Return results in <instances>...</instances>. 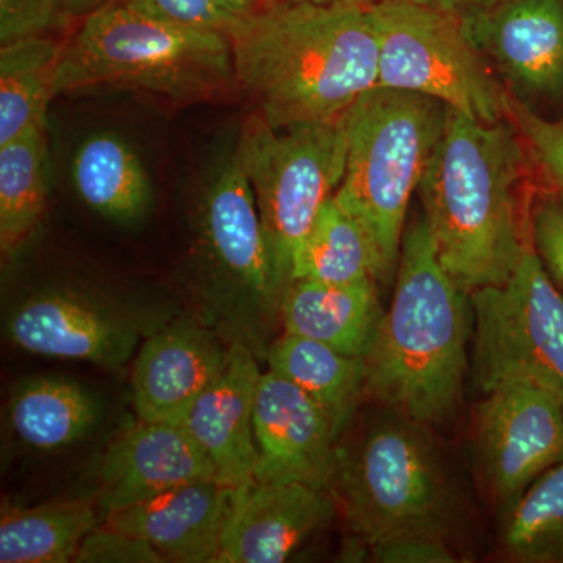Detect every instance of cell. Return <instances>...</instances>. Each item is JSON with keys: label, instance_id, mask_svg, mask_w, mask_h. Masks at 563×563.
Masks as SVG:
<instances>
[{"label": "cell", "instance_id": "2", "mask_svg": "<svg viewBox=\"0 0 563 563\" xmlns=\"http://www.w3.org/2000/svg\"><path fill=\"white\" fill-rule=\"evenodd\" d=\"M529 157L512 121L488 124L448 109L418 192L437 257L468 295L504 284L520 262L529 240V206L521 203Z\"/></svg>", "mask_w": 563, "mask_h": 563}, {"label": "cell", "instance_id": "27", "mask_svg": "<svg viewBox=\"0 0 563 563\" xmlns=\"http://www.w3.org/2000/svg\"><path fill=\"white\" fill-rule=\"evenodd\" d=\"M46 125L0 146V250L11 257L38 229L47 199Z\"/></svg>", "mask_w": 563, "mask_h": 563}, {"label": "cell", "instance_id": "10", "mask_svg": "<svg viewBox=\"0 0 563 563\" xmlns=\"http://www.w3.org/2000/svg\"><path fill=\"white\" fill-rule=\"evenodd\" d=\"M474 450L485 488L504 510L563 459V406L529 384H504L477 404Z\"/></svg>", "mask_w": 563, "mask_h": 563}, {"label": "cell", "instance_id": "26", "mask_svg": "<svg viewBox=\"0 0 563 563\" xmlns=\"http://www.w3.org/2000/svg\"><path fill=\"white\" fill-rule=\"evenodd\" d=\"M62 49L55 36L0 46V146L46 125Z\"/></svg>", "mask_w": 563, "mask_h": 563}, {"label": "cell", "instance_id": "8", "mask_svg": "<svg viewBox=\"0 0 563 563\" xmlns=\"http://www.w3.org/2000/svg\"><path fill=\"white\" fill-rule=\"evenodd\" d=\"M379 60L377 85L442 102L472 120H509L510 92L453 11L431 2L369 7Z\"/></svg>", "mask_w": 563, "mask_h": 563}, {"label": "cell", "instance_id": "5", "mask_svg": "<svg viewBox=\"0 0 563 563\" xmlns=\"http://www.w3.org/2000/svg\"><path fill=\"white\" fill-rule=\"evenodd\" d=\"M446 111L428 96L376 85L344 114L346 172L335 199L372 233L390 282L407 211L442 136Z\"/></svg>", "mask_w": 563, "mask_h": 563}, {"label": "cell", "instance_id": "15", "mask_svg": "<svg viewBox=\"0 0 563 563\" xmlns=\"http://www.w3.org/2000/svg\"><path fill=\"white\" fill-rule=\"evenodd\" d=\"M336 509L332 492L325 488L254 479L232 490L214 563L288 561L314 532L331 523Z\"/></svg>", "mask_w": 563, "mask_h": 563}, {"label": "cell", "instance_id": "22", "mask_svg": "<svg viewBox=\"0 0 563 563\" xmlns=\"http://www.w3.org/2000/svg\"><path fill=\"white\" fill-rule=\"evenodd\" d=\"M292 280L390 284L383 254L365 224L332 196L292 255ZM290 285V284H288Z\"/></svg>", "mask_w": 563, "mask_h": 563}, {"label": "cell", "instance_id": "31", "mask_svg": "<svg viewBox=\"0 0 563 563\" xmlns=\"http://www.w3.org/2000/svg\"><path fill=\"white\" fill-rule=\"evenodd\" d=\"M69 20L63 0H0V46L54 36Z\"/></svg>", "mask_w": 563, "mask_h": 563}, {"label": "cell", "instance_id": "20", "mask_svg": "<svg viewBox=\"0 0 563 563\" xmlns=\"http://www.w3.org/2000/svg\"><path fill=\"white\" fill-rule=\"evenodd\" d=\"M383 313L377 280L346 285L292 280L279 310L284 332L361 357H365Z\"/></svg>", "mask_w": 563, "mask_h": 563}, {"label": "cell", "instance_id": "9", "mask_svg": "<svg viewBox=\"0 0 563 563\" xmlns=\"http://www.w3.org/2000/svg\"><path fill=\"white\" fill-rule=\"evenodd\" d=\"M474 387L529 384L563 406V292L537 257L529 235L512 276L470 295Z\"/></svg>", "mask_w": 563, "mask_h": 563}, {"label": "cell", "instance_id": "6", "mask_svg": "<svg viewBox=\"0 0 563 563\" xmlns=\"http://www.w3.org/2000/svg\"><path fill=\"white\" fill-rule=\"evenodd\" d=\"M390 412L340 448L331 492L357 555L404 536L446 537L453 495L429 426Z\"/></svg>", "mask_w": 563, "mask_h": 563}, {"label": "cell", "instance_id": "17", "mask_svg": "<svg viewBox=\"0 0 563 563\" xmlns=\"http://www.w3.org/2000/svg\"><path fill=\"white\" fill-rule=\"evenodd\" d=\"M229 347L213 332L176 322L141 344L132 369L140 420L184 422L192 404L224 368Z\"/></svg>", "mask_w": 563, "mask_h": 563}, {"label": "cell", "instance_id": "25", "mask_svg": "<svg viewBox=\"0 0 563 563\" xmlns=\"http://www.w3.org/2000/svg\"><path fill=\"white\" fill-rule=\"evenodd\" d=\"M10 424L21 442L41 451L79 442L98 424L101 406L87 388L58 377L20 385L11 396Z\"/></svg>", "mask_w": 563, "mask_h": 563}, {"label": "cell", "instance_id": "16", "mask_svg": "<svg viewBox=\"0 0 563 563\" xmlns=\"http://www.w3.org/2000/svg\"><path fill=\"white\" fill-rule=\"evenodd\" d=\"M202 479L217 472L181 422L140 420L103 455L96 501L109 515Z\"/></svg>", "mask_w": 563, "mask_h": 563}, {"label": "cell", "instance_id": "13", "mask_svg": "<svg viewBox=\"0 0 563 563\" xmlns=\"http://www.w3.org/2000/svg\"><path fill=\"white\" fill-rule=\"evenodd\" d=\"M254 479L331 490L340 446L324 410L280 374L262 373L254 399Z\"/></svg>", "mask_w": 563, "mask_h": 563}, {"label": "cell", "instance_id": "4", "mask_svg": "<svg viewBox=\"0 0 563 563\" xmlns=\"http://www.w3.org/2000/svg\"><path fill=\"white\" fill-rule=\"evenodd\" d=\"M111 90L177 107L220 101L236 90L231 38L107 0L63 41L55 96Z\"/></svg>", "mask_w": 563, "mask_h": 563}, {"label": "cell", "instance_id": "29", "mask_svg": "<svg viewBox=\"0 0 563 563\" xmlns=\"http://www.w3.org/2000/svg\"><path fill=\"white\" fill-rule=\"evenodd\" d=\"M509 120L525 140L529 155L551 190L563 198V121H551L540 117L532 107L509 96Z\"/></svg>", "mask_w": 563, "mask_h": 563}, {"label": "cell", "instance_id": "34", "mask_svg": "<svg viewBox=\"0 0 563 563\" xmlns=\"http://www.w3.org/2000/svg\"><path fill=\"white\" fill-rule=\"evenodd\" d=\"M368 558L380 563H455L461 561L446 537L404 536L369 548Z\"/></svg>", "mask_w": 563, "mask_h": 563}, {"label": "cell", "instance_id": "36", "mask_svg": "<svg viewBox=\"0 0 563 563\" xmlns=\"http://www.w3.org/2000/svg\"><path fill=\"white\" fill-rule=\"evenodd\" d=\"M221 9L235 14V16H247L265 5L268 0H214Z\"/></svg>", "mask_w": 563, "mask_h": 563}, {"label": "cell", "instance_id": "38", "mask_svg": "<svg viewBox=\"0 0 563 563\" xmlns=\"http://www.w3.org/2000/svg\"><path fill=\"white\" fill-rule=\"evenodd\" d=\"M290 2H313V3H346V5H358L369 9V7L380 5V3L395 2H431V0H290Z\"/></svg>", "mask_w": 563, "mask_h": 563}, {"label": "cell", "instance_id": "24", "mask_svg": "<svg viewBox=\"0 0 563 563\" xmlns=\"http://www.w3.org/2000/svg\"><path fill=\"white\" fill-rule=\"evenodd\" d=\"M98 501L69 499L32 509L3 507L0 562L68 563L88 533L106 521Z\"/></svg>", "mask_w": 563, "mask_h": 563}, {"label": "cell", "instance_id": "37", "mask_svg": "<svg viewBox=\"0 0 563 563\" xmlns=\"http://www.w3.org/2000/svg\"><path fill=\"white\" fill-rule=\"evenodd\" d=\"M70 18H84L85 14L98 9L107 0H63Z\"/></svg>", "mask_w": 563, "mask_h": 563}, {"label": "cell", "instance_id": "30", "mask_svg": "<svg viewBox=\"0 0 563 563\" xmlns=\"http://www.w3.org/2000/svg\"><path fill=\"white\" fill-rule=\"evenodd\" d=\"M154 20L231 36L242 18L221 9L214 0H118Z\"/></svg>", "mask_w": 563, "mask_h": 563}, {"label": "cell", "instance_id": "3", "mask_svg": "<svg viewBox=\"0 0 563 563\" xmlns=\"http://www.w3.org/2000/svg\"><path fill=\"white\" fill-rule=\"evenodd\" d=\"M390 307L365 354V395L421 424L450 420L470 372L473 306L437 257L424 218L407 228Z\"/></svg>", "mask_w": 563, "mask_h": 563}, {"label": "cell", "instance_id": "32", "mask_svg": "<svg viewBox=\"0 0 563 563\" xmlns=\"http://www.w3.org/2000/svg\"><path fill=\"white\" fill-rule=\"evenodd\" d=\"M529 235L540 263L563 292V198L554 190L531 198Z\"/></svg>", "mask_w": 563, "mask_h": 563}, {"label": "cell", "instance_id": "28", "mask_svg": "<svg viewBox=\"0 0 563 563\" xmlns=\"http://www.w3.org/2000/svg\"><path fill=\"white\" fill-rule=\"evenodd\" d=\"M499 544L512 562L563 563V459L507 507Z\"/></svg>", "mask_w": 563, "mask_h": 563}, {"label": "cell", "instance_id": "19", "mask_svg": "<svg viewBox=\"0 0 563 563\" xmlns=\"http://www.w3.org/2000/svg\"><path fill=\"white\" fill-rule=\"evenodd\" d=\"M231 495L218 481H195L114 510L103 525L150 543L165 562L214 563Z\"/></svg>", "mask_w": 563, "mask_h": 563}, {"label": "cell", "instance_id": "14", "mask_svg": "<svg viewBox=\"0 0 563 563\" xmlns=\"http://www.w3.org/2000/svg\"><path fill=\"white\" fill-rule=\"evenodd\" d=\"M140 333L133 317L69 291L32 296L7 320V335L22 351L109 368L129 362Z\"/></svg>", "mask_w": 563, "mask_h": 563}, {"label": "cell", "instance_id": "18", "mask_svg": "<svg viewBox=\"0 0 563 563\" xmlns=\"http://www.w3.org/2000/svg\"><path fill=\"white\" fill-rule=\"evenodd\" d=\"M262 372L242 342L229 346L224 368L192 404L181 424L209 455L218 483L236 490L254 481V399Z\"/></svg>", "mask_w": 563, "mask_h": 563}, {"label": "cell", "instance_id": "12", "mask_svg": "<svg viewBox=\"0 0 563 563\" xmlns=\"http://www.w3.org/2000/svg\"><path fill=\"white\" fill-rule=\"evenodd\" d=\"M199 225L211 266L266 320H274L280 310V285L254 192L235 152L207 185Z\"/></svg>", "mask_w": 563, "mask_h": 563}, {"label": "cell", "instance_id": "7", "mask_svg": "<svg viewBox=\"0 0 563 563\" xmlns=\"http://www.w3.org/2000/svg\"><path fill=\"white\" fill-rule=\"evenodd\" d=\"M235 154L254 192L284 296L292 255L342 185L347 158L344 118L272 128L254 111L243 122Z\"/></svg>", "mask_w": 563, "mask_h": 563}, {"label": "cell", "instance_id": "21", "mask_svg": "<svg viewBox=\"0 0 563 563\" xmlns=\"http://www.w3.org/2000/svg\"><path fill=\"white\" fill-rule=\"evenodd\" d=\"M268 366L301 388L324 410L336 435L346 431L365 395V358L284 332L269 346Z\"/></svg>", "mask_w": 563, "mask_h": 563}, {"label": "cell", "instance_id": "1", "mask_svg": "<svg viewBox=\"0 0 563 563\" xmlns=\"http://www.w3.org/2000/svg\"><path fill=\"white\" fill-rule=\"evenodd\" d=\"M236 90L272 128L343 120L377 85L368 9L268 0L229 36Z\"/></svg>", "mask_w": 563, "mask_h": 563}, {"label": "cell", "instance_id": "23", "mask_svg": "<svg viewBox=\"0 0 563 563\" xmlns=\"http://www.w3.org/2000/svg\"><path fill=\"white\" fill-rule=\"evenodd\" d=\"M73 180L81 201L106 220L135 224L151 209L146 168L114 133H98L81 144L74 155Z\"/></svg>", "mask_w": 563, "mask_h": 563}, {"label": "cell", "instance_id": "11", "mask_svg": "<svg viewBox=\"0 0 563 563\" xmlns=\"http://www.w3.org/2000/svg\"><path fill=\"white\" fill-rule=\"evenodd\" d=\"M466 35L518 101L563 95V0H498L459 14Z\"/></svg>", "mask_w": 563, "mask_h": 563}, {"label": "cell", "instance_id": "33", "mask_svg": "<svg viewBox=\"0 0 563 563\" xmlns=\"http://www.w3.org/2000/svg\"><path fill=\"white\" fill-rule=\"evenodd\" d=\"M73 562L161 563L165 559L150 543L102 523L85 537Z\"/></svg>", "mask_w": 563, "mask_h": 563}, {"label": "cell", "instance_id": "35", "mask_svg": "<svg viewBox=\"0 0 563 563\" xmlns=\"http://www.w3.org/2000/svg\"><path fill=\"white\" fill-rule=\"evenodd\" d=\"M498 0H431L433 5L442 7L444 10L453 11L455 14H465L468 11L483 9V7L492 5Z\"/></svg>", "mask_w": 563, "mask_h": 563}]
</instances>
